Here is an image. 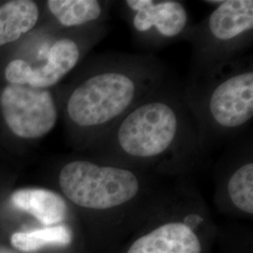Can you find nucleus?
Segmentation results:
<instances>
[{"mask_svg":"<svg viewBox=\"0 0 253 253\" xmlns=\"http://www.w3.org/2000/svg\"><path fill=\"white\" fill-rule=\"evenodd\" d=\"M143 90V80L137 73L124 69L105 70L73 90L67 103L68 116L80 127H106L135 106Z\"/></svg>","mask_w":253,"mask_h":253,"instance_id":"f257e3e1","label":"nucleus"},{"mask_svg":"<svg viewBox=\"0 0 253 253\" xmlns=\"http://www.w3.org/2000/svg\"><path fill=\"white\" fill-rule=\"evenodd\" d=\"M181 131L182 119L174 105L166 100H148L133 106L119 120L114 139L126 156L149 160L174 147Z\"/></svg>","mask_w":253,"mask_h":253,"instance_id":"f03ea898","label":"nucleus"},{"mask_svg":"<svg viewBox=\"0 0 253 253\" xmlns=\"http://www.w3.org/2000/svg\"><path fill=\"white\" fill-rule=\"evenodd\" d=\"M58 180L68 199L78 207L92 210L124 206L134 199L140 190L139 179L131 171L87 161L66 164Z\"/></svg>","mask_w":253,"mask_h":253,"instance_id":"7ed1b4c3","label":"nucleus"},{"mask_svg":"<svg viewBox=\"0 0 253 253\" xmlns=\"http://www.w3.org/2000/svg\"><path fill=\"white\" fill-rule=\"evenodd\" d=\"M0 107L9 129L24 139L46 135L57 121L54 98L44 88L9 84L1 93Z\"/></svg>","mask_w":253,"mask_h":253,"instance_id":"20e7f679","label":"nucleus"},{"mask_svg":"<svg viewBox=\"0 0 253 253\" xmlns=\"http://www.w3.org/2000/svg\"><path fill=\"white\" fill-rule=\"evenodd\" d=\"M212 122L220 129L233 130L253 117V72L246 70L221 80L211 91L208 102Z\"/></svg>","mask_w":253,"mask_h":253,"instance_id":"39448f33","label":"nucleus"},{"mask_svg":"<svg viewBox=\"0 0 253 253\" xmlns=\"http://www.w3.org/2000/svg\"><path fill=\"white\" fill-rule=\"evenodd\" d=\"M126 6L134 12L133 27L138 32L151 28L164 38L180 35L187 27L189 15L184 5L174 0H128Z\"/></svg>","mask_w":253,"mask_h":253,"instance_id":"423d86ee","label":"nucleus"},{"mask_svg":"<svg viewBox=\"0 0 253 253\" xmlns=\"http://www.w3.org/2000/svg\"><path fill=\"white\" fill-rule=\"evenodd\" d=\"M198 236L188 224L170 222L138 238L126 253H201Z\"/></svg>","mask_w":253,"mask_h":253,"instance_id":"0eeeda50","label":"nucleus"},{"mask_svg":"<svg viewBox=\"0 0 253 253\" xmlns=\"http://www.w3.org/2000/svg\"><path fill=\"white\" fill-rule=\"evenodd\" d=\"M210 36L217 42H234L253 28V1H220L208 22Z\"/></svg>","mask_w":253,"mask_h":253,"instance_id":"6e6552de","label":"nucleus"},{"mask_svg":"<svg viewBox=\"0 0 253 253\" xmlns=\"http://www.w3.org/2000/svg\"><path fill=\"white\" fill-rule=\"evenodd\" d=\"M10 201L15 208L30 214L46 226L60 223L67 217L65 200L52 190L22 189L11 194Z\"/></svg>","mask_w":253,"mask_h":253,"instance_id":"1a4fd4ad","label":"nucleus"},{"mask_svg":"<svg viewBox=\"0 0 253 253\" xmlns=\"http://www.w3.org/2000/svg\"><path fill=\"white\" fill-rule=\"evenodd\" d=\"M80 49L70 39H61L51 47L47 62L42 67L32 68L28 84L37 88L47 89L60 81L78 63Z\"/></svg>","mask_w":253,"mask_h":253,"instance_id":"9d476101","label":"nucleus"},{"mask_svg":"<svg viewBox=\"0 0 253 253\" xmlns=\"http://www.w3.org/2000/svg\"><path fill=\"white\" fill-rule=\"evenodd\" d=\"M39 16L38 5L31 0H13L0 6V47L31 30Z\"/></svg>","mask_w":253,"mask_h":253,"instance_id":"9b49d317","label":"nucleus"},{"mask_svg":"<svg viewBox=\"0 0 253 253\" xmlns=\"http://www.w3.org/2000/svg\"><path fill=\"white\" fill-rule=\"evenodd\" d=\"M48 9L64 27H78L100 18L101 5L97 0H49Z\"/></svg>","mask_w":253,"mask_h":253,"instance_id":"f8f14e48","label":"nucleus"},{"mask_svg":"<svg viewBox=\"0 0 253 253\" xmlns=\"http://www.w3.org/2000/svg\"><path fill=\"white\" fill-rule=\"evenodd\" d=\"M73 235L67 226H50L28 232H18L10 238L11 245L20 252L34 253L48 246H67Z\"/></svg>","mask_w":253,"mask_h":253,"instance_id":"ddd939ff","label":"nucleus"},{"mask_svg":"<svg viewBox=\"0 0 253 253\" xmlns=\"http://www.w3.org/2000/svg\"><path fill=\"white\" fill-rule=\"evenodd\" d=\"M227 193L235 208L253 215V163H245L233 172L227 183Z\"/></svg>","mask_w":253,"mask_h":253,"instance_id":"4468645a","label":"nucleus"},{"mask_svg":"<svg viewBox=\"0 0 253 253\" xmlns=\"http://www.w3.org/2000/svg\"><path fill=\"white\" fill-rule=\"evenodd\" d=\"M32 67L27 61L14 59L10 61L5 71V76L9 84L27 85Z\"/></svg>","mask_w":253,"mask_h":253,"instance_id":"2eb2a0df","label":"nucleus"},{"mask_svg":"<svg viewBox=\"0 0 253 253\" xmlns=\"http://www.w3.org/2000/svg\"><path fill=\"white\" fill-rule=\"evenodd\" d=\"M0 253H18L16 251H14V250H12V249H10V248H8V247H6V246H4V245L0 244Z\"/></svg>","mask_w":253,"mask_h":253,"instance_id":"dca6fc26","label":"nucleus"}]
</instances>
